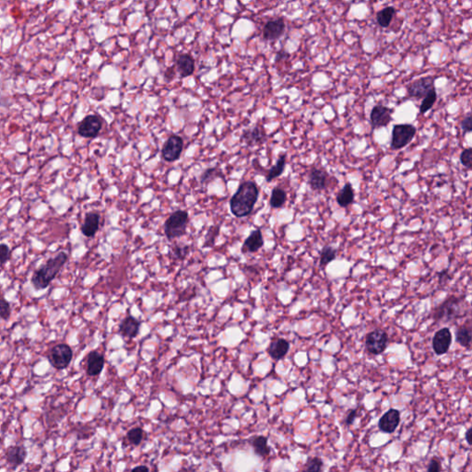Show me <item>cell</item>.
<instances>
[{
    "label": "cell",
    "instance_id": "obj_1",
    "mask_svg": "<svg viewBox=\"0 0 472 472\" xmlns=\"http://www.w3.org/2000/svg\"><path fill=\"white\" fill-rule=\"evenodd\" d=\"M259 197V188L256 182H243L235 194L230 198V212L237 218L247 217L253 211Z\"/></svg>",
    "mask_w": 472,
    "mask_h": 472
},
{
    "label": "cell",
    "instance_id": "obj_2",
    "mask_svg": "<svg viewBox=\"0 0 472 472\" xmlns=\"http://www.w3.org/2000/svg\"><path fill=\"white\" fill-rule=\"evenodd\" d=\"M68 255L65 252L57 254L56 257L51 258L45 264L34 271L32 277V284L36 291L45 290L50 285L51 282L56 279L57 274L62 270L64 265L68 261Z\"/></svg>",
    "mask_w": 472,
    "mask_h": 472
},
{
    "label": "cell",
    "instance_id": "obj_3",
    "mask_svg": "<svg viewBox=\"0 0 472 472\" xmlns=\"http://www.w3.org/2000/svg\"><path fill=\"white\" fill-rule=\"evenodd\" d=\"M469 312V306L464 297L451 296L434 310L433 318L436 322L450 323L457 320Z\"/></svg>",
    "mask_w": 472,
    "mask_h": 472
},
{
    "label": "cell",
    "instance_id": "obj_4",
    "mask_svg": "<svg viewBox=\"0 0 472 472\" xmlns=\"http://www.w3.org/2000/svg\"><path fill=\"white\" fill-rule=\"evenodd\" d=\"M189 221L188 213L185 210L178 209L171 214L164 223V233L167 239L172 241L186 233V228Z\"/></svg>",
    "mask_w": 472,
    "mask_h": 472
},
{
    "label": "cell",
    "instance_id": "obj_5",
    "mask_svg": "<svg viewBox=\"0 0 472 472\" xmlns=\"http://www.w3.org/2000/svg\"><path fill=\"white\" fill-rule=\"evenodd\" d=\"M416 134V127L413 125H395L392 130L390 149L392 151H399L408 146L413 141Z\"/></svg>",
    "mask_w": 472,
    "mask_h": 472
},
{
    "label": "cell",
    "instance_id": "obj_6",
    "mask_svg": "<svg viewBox=\"0 0 472 472\" xmlns=\"http://www.w3.org/2000/svg\"><path fill=\"white\" fill-rule=\"evenodd\" d=\"M73 358V350L70 346L65 343L55 345L47 355L48 362L56 370L67 369Z\"/></svg>",
    "mask_w": 472,
    "mask_h": 472
},
{
    "label": "cell",
    "instance_id": "obj_7",
    "mask_svg": "<svg viewBox=\"0 0 472 472\" xmlns=\"http://www.w3.org/2000/svg\"><path fill=\"white\" fill-rule=\"evenodd\" d=\"M388 342V333L382 329H376L366 336V349L369 353L378 355L386 350Z\"/></svg>",
    "mask_w": 472,
    "mask_h": 472
},
{
    "label": "cell",
    "instance_id": "obj_8",
    "mask_svg": "<svg viewBox=\"0 0 472 472\" xmlns=\"http://www.w3.org/2000/svg\"><path fill=\"white\" fill-rule=\"evenodd\" d=\"M184 148V141L180 136H170L162 149V156L164 161L173 163L178 161Z\"/></svg>",
    "mask_w": 472,
    "mask_h": 472
},
{
    "label": "cell",
    "instance_id": "obj_9",
    "mask_svg": "<svg viewBox=\"0 0 472 472\" xmlns=\"http://www.w3.org/2000/svg\"><path fill=\"white\" fill-rule=\"evenodd\" d=\"M393 110L384 104H377L373 107L370 112V124L372 130H379L381 128H386L393 120L392 118Z\"/></svg>",
    "mask_w": 472,
    "mask_h": 472
},
{
    "label": "cell",
    "instance_id": "obj_10",
    "mask_svg": "<svg viewBox=\"0 0 472 472\" xmlns=\"http://www.w3.org/2000/svg\"><path fill=\"white\" fill-rule=\"evenodd\" d=\"M102 128V119L99 115L90 114L83 118L78 127L79 136L86 139H94Z\"/></svg>",
    "mask_w": 472,
    "mask_h": 472
},
{
    "label": "cell",
    "instance_id": "obj_11",
    "mask_svg": "<svg viewBox=\"0 0 472 472\" xmlns=\"http://www.w3.org/2000/svg\"><path fill=\"white\" fill-rule=\"evenodd\" d=\"M433 89H435L434 79L432 77H424L411 82L407 87V91L410 98L423 99Z\"/></svg>",
    "mask_w": 472,
    "mask_h": 472
},
{
    "label": "cell",
    "instance_id": "obj_12",
    "mask_svg": "<svg viewBox=\"0 0 472 472\" xmlns=\"http://www.w3.org/2000/svg\"><path fill=\"white\" fill-rule=\"evenodd\" d=\"M452 344V334L448 327H443L435 332L433 337V351L436 355L441 356L449 350Z\"/></svg>",
    "mask_w": 472,
    "mask_h": 472
},
{
    "label": "cell",
    "instance_id": "obj_13",
    "mask_svg": "<svg viewBox=\"0 0 472 472\" xmlns=\"http://www.w3.org/2000/svg\"><path fill=\"white\" fill-rule=\"evenodd\" d=\"M400 423V412L396 409H390L384 413L378 422L379 430L386 433H393Z\"/></svg>",
    "mask_w": 472,
    "mask_h": 472
},
{
    "label": "cell",
    "instance_id": "obj_14",
    "mask_svg": "<svg viewBox=\"0 0 472 472\" xmlns=\"http://www.w3.org/2000/svg\"><path fill=\"white\" fill-rule=\"evenodd\" d=\"M285 22L282 18H278L267 22L263 28V38L266 41L280 39L285 32Z\"/></svg>",
    "mask_w": 472,
    "mask_h": 472
},
{
    "label": "cell",
    "instance_id": "obj_15",
    "mask_svg": "<svg viewBox=\"0 0 472 472\" xmlns=\"http://www.w3.org/2000/svg\"><path fill=\"white\" fill-rule=\"evenodd\" d=\"M307 183L313 191H323L328 184V174L323 169L312 167L308 174Z\"/></svg>",
    "mask_w": 472,
    "mask_h": 472
},
{
    "label": "cell",
    "instance_id": "obj_16",
    "mask_svg": "<svg viewBox=\"0 0 472 472\" xmlns=\"http://www.w3.org/2000/svg\"><path fill=\"white\" fill-rule=\"evenodd\" d=\"M7 462L12 468H17L23 465L27 457V450L23 445H12L5 451Z\"/></svg>",
    "mask_w": 472,
    "mask_h": 472
},
{
    "label": "cell",
    "instance_id": "obj_17",
    "mask_svg": "<svg viewBox=\"0 0 472 472\" xmlns=\"http://www.w3.org/2000/svg\"><path fill=\"white\" fill-rule=\"evenodd\" d=\"M267 140V133L263 128L256 126L252 129H248L244 131L241 136V141L245 142L248 146H255L264 143Z\"/></svg>",
    "mask_w": 472,
    "mask_h": 472
},
{
    "label": "cell",
    "instance_id": "obj_18",
    "mask_svg": "<svg viewBox=\"0 0 472 472\" xmlns=\"http://www.w3.org/2000/svg\"><path fill=\"white\" fill-rule=\"evenodd\" d=\"M264 246V238L260 229H256L251 231L250 235L243 244L242 253H257L259 249Z\"/></svg>",
    "mask_w": 472,
    "mask_h": 472
},
{
    "label": "cell",
    "instance_id": "obj_19",
    "mask_svg": "<svg viewBox=\"0 0 472 472\" xmlns=\"http://www.w3.org/2000/svg\"><path fill=\"white\" fill-rule=\"evenodd\" d=\"M104 366V357L102 354L93 350L90 351L87 358V375L89 377H97L101 374Z\"/></svg>",
    "mask_w": 472,
    "mask_h": 472
},
{
    "label": "cell",
    "instance_id": "obj_20",
    "mask_svg": "<svg viewBox=\"0 0 472 472\" xmlns=\"http://www.w3.org/2000/svg\"><path fill=\"white\" fill-rule=\"evenodd\" d=\"M100 215L97 212H89L85 216L83 224L81 226V232L86 237H93L99 230Z\"/></svg>",
    "mask_w": 472,
    "mask_h": 472
},
{
    "label": "cell",
    "instance_id": "obj_21",
    "mask_svg": "<svg viewBox=\"0 0 472 472\" xmlns=\"http://www.w3.org/2000/svg\"><path fill=\"white\" fill-rule=\"evenodd\" d=\"M141 328V322L136 319L135 317L129 315L122 321L119 326V332L123 337H137Z\"/></svg>",
    "mask_w": 472,
    "mask_h": 472
},
{
    "label": "cell",
    "instance_id": "obj_22",
    "mask_svg": "<svg viewBox=\"0 0 472 472\" xmlns=\"http://www.w3.org/2000/svg\"><path fill=\"white\" fill-rule=\"evenodd\" d=\"M290 349V343L284 338H277L270 343L268 352L273 360H281L286 356Z\"/></svg>",
    "mask_w": 472,
    "mask_h": 472
},
{
    "label": "cell",
    "instance_id": "obj_23",
    "mask_svg": "<svg viewBox=\"0 0 472 472\" xmlns=\"http://www.w3.org/2000/svg\"><path fill=\"white\" fill-rule=\"evenodd\" d=\"M176 68L180 74L181 78L189 77L195 71V60L188 54L180 55L176 60Z\"/></svg>",
    "mask_w": 472,
    "mask_h": 472
},
{
    "label": "cell",
    "instance_id": "obj_24",
    "mask_svg": "<svg viewBox=\"0 0 472 472\" xmlns=\"http://www.w3.org/2000/svg\"><path fill=\"white\" fill-rule=\"evenodd\" d=\"M353 187L350 183H346L337 193L336 201L340 208H348L354 202Z\"/></svg>",
    "mask_w": 472,
    "mask_h": 472
},
{
    "label": "cell",
    "instance_id": "obj_25",
    "mask_svg": "<svg viewBox=\"0 0 472 472\" xmlns=\"http://www.w3.org/2000/svg\"><path fill=\"white\" fill-rule=\"evenodd\" d=\"M472 331L470 321L457 328L455 332V341L462 347L469 348L471 345Z\"/></svg>",
    "mask_w": 472,
    "mask_h": 472
},
{
    "label": "cell",
    "instance_id": "obj_26",
    "mask_svg": "<svg viewBox=\"0 0 472 472\" xmlns=\"http://www.w3.org/2000/svg\"><path fill=\"white\" fill-rule=\"evenodd\" d=\"M286 153H282L279 156L275 164L269 170L268 174L266 175V182L267 183L272 182L274 179L280 177L281 174H283L285 167H286Z\"/></svg>",
    "mask_w": 472,
    "mask_h": 472
},
{
    "label": "cell",
    "instance_id": "obj_27",
    "mask_svg": "<svg viewBox=\"0 0 472 472\" xmlns=\"http://www.w3.org/2000/svg\"><path fill=\"white\" fill-rule=\"evenodd\" d=\"M251 445L253 447L254 452L261 457H267L270 455L271 449L268 444V438L263 435L257 436L252 440Z\"/></svg>",
    "mask_w": 472,
    "mask_h": 472
},
{
    "label": "cell",
    "instance_id": "obj_28",
    "mask_svg": "<svg viewBox=\"0 0 472 472\" xmlns=\"http://www.w3.org/2000/svg\"><path fill=\"white\" fill-rule=\"evenodd\" d=\"M286 201V191L284 189H282L280 186L274 187L271 191V196H270V207L272 208H275V209L282 208Z\"/></svg>",
    "mask_w": 472,
    "mask_h": 472
},
{
    "label": "cell",
    "instance_id": "obj_29",
    "mask_svg": "<svg viewBox=\"0 0 472 472\" xmlns=\"http://www.w3.org/2000/svg\"><path fill=\"white\" fill-rule=\"evenodd\" d=\"M396 14V9L392 6L384 8L377 13V22L382 28H388L391 24L394 15Z\"/></svg>",
    "mask_w": 472,
    "mask_h": 472
},
{
    "label": "cell",
    "instance_id": "obj_30",
    "mask_svg": "<svg viewBox=\"0 0 472 472\" xmlns=\"http://www.w3.org/2000/svg\"><path fill=\"white\" fill-rule=\"evenodd\" d=\"M337 250L333 248L332 246L326 245L323 247L320 252V259H319V266L321 268H326V266L330 264L337 258Z\"/></svg>",
    "mask_w": 472,
    "mask_h": 472
},
{
    "label": "cell",
    "instance_id": "obj_31",
    "mask_svg": "<svg viewBox=\"0 0 472 472\" xmlns=\"http://www.w3.org/2000/svg\"><path fill=\"white\" fill-rule=\"evenodd\" d=\"M436 100H437V92L435 89H433L422 99V103L420 105V113L424 114L428 111H430L434 105Z\"/></svg>",
    "mask_w": 472,
    "mask_h": 472
},
{
    "label": "cell",
    "instance_id": "obj_32",
    "mask_svg": "<svg viewBox=\"0 0 472 472\" xmlns=\"http://www.w3.org/2000/svg\"><path fill=\"white\" fill-rule=\"evenodd\" d=\"M219 176H222V173L220 172V170L218 167L208 168L206 171H204L201 174L200 177H199V182L202 185H206V184H208L209 182L215 180L217 177H219Z\"/></svg>",
    "mask_w": 472,
    "mask_h": 472
},
{
    "label": "cell",
    "instance_id": "obj_33",
    "mask_svg": "<svg viewBox=\"0 0 472 472\" xmlns=\"http://www.w3.org/2000/svg\"><path fill=\"white\" fill-rule=\"evenodd\" d=\"M323 467V460L318 456L308 457L306 463L304 464V471L319 472Z\"/></svg>",
    "mask_w": 472,
    "mask_h": 472
},
{
    "label": "cell",
    "instance_id": "obj_34",
    "mask_svg": "<svg viewBox=\"0 0 472 472\" xmlns=\"http://www.w3.org/2000/svg\"><path fill=\"white\" fill-rule=\"evenodd\" d=\"M144 431L140 427L133 428L128 433V439L133 445H139L143 440Z\"/></svg>",
    "mask_w": 472,
    "mask_h": 472
},
{
    "label": "cell",
    "instance_id": "obj_35",
    "mask_svg": "<svg viewBox=\"0 0 472 472\" xmlns=\"http://www.w3.org/2000/svg\"><path fill=\"white\" fill-rule=\"evenodd\" d=\"M189 252V247L188 246H181V245H174L172 247V255L174 259L178 260H183L186 259V256Z\"/></svg>",
    "mask_w": 472,
    "mask_h": 472
},
{
    "label": "cell",
    "instance_id": "obj_36",
    "mask_svg": "<svg viewBox=\"0 0 472 472\" xmlns=\"http://www.w3.org/2000/svg\"><path fill=\"white\" fill-rule=\"evenodd\" d=\"M219 225H213V226H211V227L209 228V230H208V232H207V234H206V237H205L204 247L207 248V247L212 246L214 243H215V240H216L217 236L219 235Z\"/></svg>",
    "mask_w": 472,
    "mask_h": 472
},
{
    "label": "cell",
    "instance_id": "obj_37",
    "mask_svg": "<svg viewBox=\"0 0 472 472\" xmlns=\"http://www.w3.org/2000/svg\"><path fill=\"white\" fill-rule=\"evenodd\" d=\"M459 160H460V163L462 164V166H463L464 168L467 169V170H470V169L472 168L471 148H467V149L463 150L462 152H461Z\"/></svg>",
    "mask_w": 472,
    "mask_h": 472
},
{
    "label": "cell",
    "instance_id": "obj_38",
    "mask_svg": "<svg viewBox=\"0 0 472 472\" xmlns=\"http://www.w3.org/2000/svg\"><path fill=\"white\" fill-rule=\"evenodd\" d=\"M12 315V307L5 299H0V318L8 321Z\"/></svg>",
    "mask_w": 472,
    "mask_h": 472
},
{
    "label": "cell",
    "instance_id": "obj_39",
    "mask_svg": "<svg viewBox=\"0 0 472 472\" xmlns=\"http://www.w3.org/2000/svg\"><path fill=\"white\" fill-rule=\"evenodd\" d=\"M461 130L463 132V136L466 135L467 133H470L472 131V114L471 112H467L465 117L461 120L460 122Z\"/></svg>",
    "mask_w": 472,
    "mask_h": 472
},
{
    "label": "cell",
    "instance_id": "obj_40",
    "mask_svg": "<svg viewBox=\"0 0 472 472\" xmlns=\"http://www.w3.org/2000/svg\"><path fill=\"white\" fill-rule=\"evenodd\" d=\"M11 258V249L5 244H0V265L5 264Z\"/></svg>",
    "mask_w": 472,
    "mask_h": 472
},
{
    "label": "cell",
    "instance_id": "obj_41",
    "mask_svg": "<svg viewBox=\"0 0 472 472\" xmlns=\"http://www.w3.org/2000/svg\"><path fill=\"white\" fill-rule=\"evenodd\" d=\"M427 470L429 472H437L442 470L440 462H439L438 459H437L436 457H433V459L430 461Z\"/></svg>",
    "mask_w": 472,
    "mask_h": 472
},
{
    "label": "cell",
    "instance_id": "obj_42",
    "mask_svg": "<svg viewBox=\"0 0 472 472\" xmlns=\"http://www.w3.org/2000/svg\"><path fill=\"white\" fill-rule=\"evenodd\" d=\"M358 416V412H357V410L356 409H353V410H350L348 412L347 414V417L345 419V423L349 426L351 424H353L354 421L355 419Z\"/></svg>",
    "mask_w": 472,
    "mask_h": 472
},
{
    "label": "cell",
    "instance_id": "obj_43",
    "mask_svg": "<svg viewBox=\"0 0 472 472\" xmlns=\"http://www.w3.org/2000/svg\"><path fill=\"white\" fill-rule=\"evenodd\" d=\"M289 56H290V55H289L288 53H286L285 51H280V52L277 54V56H276V60L278 61V60H280V59L288 58Z\"/></svg>",
    "mask_w": 472,
    "mask_h": 472
},
{
    "label": "cell",
    "instance_id": "obj_44",
    "mask_svg": "<svg viewBox=\"0 0 472 472\" xmlns=\"http://www.w3.org/2000/svg\"><path fill=\"white\" fill-rule=\"evenodd\" d=\"M471 432L472 428H468V429H467V431H466V436H465V437H466V443L469 444V445H471L472 444Z\"/></svg>",
    "mask_w": 472,
    "mask_h": 472
},
{
    "label": "cell",
    "instance_id": "obj_45",
    "mask_svg": "<svg viewBox=\"0 0 472 472\" xmlns=\"http://www.w3.org/2000/svg\"><path fill=\"white\" fill-rule=\"evenodd\" d=\"M133 471H139V470H142V471H149V467H147L146 466H136L133 469Z\"/></svg>",
    "mask_w": 472,
    "mask_h": 472
},
{
    "label": "cell",
    "instance_id": "obj_46",
    "mask_svg": "<svg viewBox=\"0 0 472 472\" xmlns=\"http://www.w3.org/2000/svg\"><path fill=\"white\" fill-rule=\"evenodd\" d=\"M0 67H1V65H0Z\"/></svg>",
    "mask_w": 472,
    "mask_h": 472
}]
</instances>
